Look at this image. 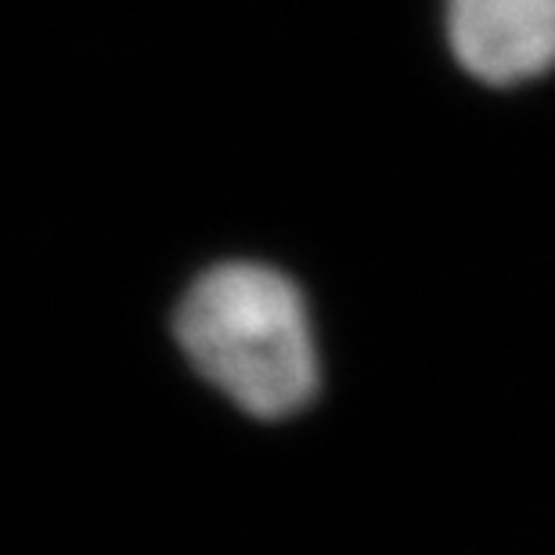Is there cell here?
<instances>
[{
  "instance_id": "obj_1",
  "label": "cell",
  "mask_w": 555,
  "mask_h": 555,
  "mask_svg": "<svg viewBox=\"0 0 555 555\" xmlns=\"http://www.w3.org/2000/svg\"><path fill=\"white\" fill-rule=\"evenodd\" d=\"M173 336L188 364L253 418L299 415L318 397L307 299L268 263L228 260L198 274L177 304Z\"/></svg>"
},
{
  "instance_id": "obj_2",
  "label": "cell",
  "mask_w": 555,
  "mask_h": 555,
  "mask_svg": "<svg viewBox=\"0 0 555 555\" xmlns=\"http://www.w3.org/2000/svg\"><path fill=\"white\" fill-rule=\"evenodd\" d=\"M443 37L487 87L541 80L555 73V0H443Z\"/></svg>"
}]
</instances>
